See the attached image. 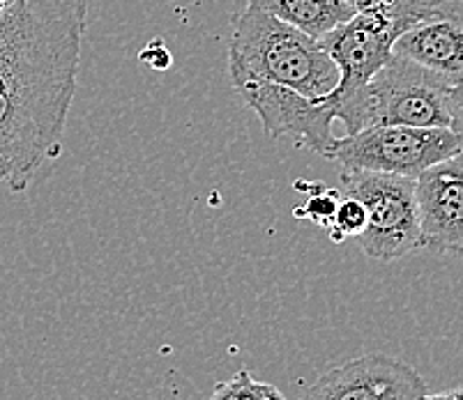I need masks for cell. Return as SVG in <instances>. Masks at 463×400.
I'll list each match as a JSON object with an SVG mask.
<instances>
[{
    "label": "cell",
    "mask_w": 463,
    "mask_h": 400,
    "mask_svg": "<svg viewBox=\"0 0 463 400\" xmlns=\"http://www.w3.org/2000/svg\"><path fill=\"white\" fill-rule=\"evenodd\" d=\"M318 44L339 70V83L323 97L327 107L346 102L348 97L362 90L392 56V40L369 16L357 12L346 23L323 35Z\"/></svg>",
    "instance_id": "30bf717a"
},
{
    "label": "cell",
    "mask_w": 463,
    "mask_h": 400,
    "mask_svg": "<svg viewBox=\"0 0 463 400\" xmlns=\"http://www.w3.org/2000/svg\"><path fill=\"white\" fill-rule=\"evenodd\" d=\"M71 102L0 95V182L21 193L61 153Z\"/></svg>",
    "instance_id": "8992f818"
},
{
    "label": "cell",
    "mask_w": 463,
    "mask_h": 400,
    "mask_svg": "<svg viewBox=\"0 0 463 400\" xmlns=\"http://www.w3.org/2000/svg\"><path fill=\"white\" fill-rule=\"evenodd\" d=\"M341 187L367 209L360 247L369 258L392 263L422 248L415 180L390 172L341 171Z\"/></svg>",
    "instance_id": "277c9868"
},
{
    "label": "cell",
    "mask_w": 463,
    "mask_h": 400,
    "mask_svg": "<svg viewBox=\"0 0 463 400\" xmlns=\"http://www.w3.org/2000/svg\"><path fill=\"white\" fill-rule=\"evenodd\" d=\"M429 386L406 361L364 355L323 373L300 400H422Z\"/></svg>",
    "instance_id": "ba28073f"
},
{
    "label": "cell",
    "mask_w": 463,
    "mask_h": 400,
    "mask_svg": "<svg viewBox=\"0 0 463 400\" xmlns=\"http://www.w3.org/2000/svg\"><path fill=\"white\" fill-rule=\"evenodd\" d=\"M422 400H458V389L445 391V394H427Z\"/></svg>",
    "instance_id": "d6986e66"
},
{
    "label": "cell",
    "mask_w": 463,
    "mask_h": 400,
    "mask_svg": "<svg viewBox=\"0 0 463 400\" xmlns=\"http://www.w3.org/2000/svg\"><path fill=\"white\" fill-rule=\"evenodd\" d=\"M392 53L433 71L449 86L463 83V0H445L440 12L394 40Z\"/></svg>",
    "instance_id": "8fae6325"
},
{
    "label": "cell",
    "mask_w": 463,
    "mask_h": 400,
    "mask_svg": "<svg viewBox=\"0 0 463 400\" xmlns=\"http://www.w3.org/2000/svg\"><path fill=\"white\" fill-rule=\"evenodd\" d=\"M229 77L279 83L316 99L335 90L339 70L318 40L245 5L229 44Z\"/></svg>",
    "instance_id": "7a4b0ae2"
},
{
    "label": "cell",
    "mask_w": 463,
    "mask_h": 400,
    "mask_svg": "<svg viewBox=\"0 0 463 400\" xmlns=\"http://www.w3.org/2000/svg\"><path fill=\"white\" fill-rule=\"evenodd\" d=\"M138 60L155 71H166L171 70V65H174V56H171V51H168L166 42L159 40V37H155L150 44L143 46L141 53H138Z\"/></svg>",
    "instance_id": "2e32d148"
},
{
    "label": "cell",
    "mask_w": 463,
    "mask_h": 400,
    "mask_svg": "<svg viewBox=\"0 0 463 400\" xmlns=\"http://www.w3.org/2000/svg\"><path fill=\"white\" fill-rule=\"evenodd\" d=\"M458 154V138L448 127H403L383 125L346 134L332 141V159L341 171H373L418 178L433 163Z\"/></svg>",
    "instance_id": "5b68a950"
},
{
    "label": "cell",
    "mask_w": 463,
    "mask_h": 400,
    "mask_svg": "<svg viewBox=\"0 0 463 400\" xmlns=\"http://www.w3.org/2000/svg\"><path fill=\"white\" fill-rule=\"evenodd\" d=\"M458 400H463V389H458Z\"/></svg>",
    "instance_id": "ffe728a7"
},
{
    "label": "cell",
    "mask_w": 463,
    "mask_h": 400,
    "mask_svg": "<svg viewBox=\"0 0 463 400\" xmlns=\"http://www.w3.org/2000/svg\"><path fill=\"white\" fill-rule=\"evenodd\" d=\"M247 5L284 21L314 40H321L355 16V7L348 0H247Z\"/></svg>",
    "instance_id": "7c38bea8"
},
{
    "label": "cell",
    "mask_w": 463,
    "mask_h": 400,
    "mask_svg": "<svg viewBox=\"0 0 463 400\" xmlns=\"http://www.w3.org/2000/svg\"><path fill=\"white\" fill-rule=\"evenodd\" d=\"M449 113H452L449 129H452L454 136L458 138V147H461L463 145V83L461 86H452V90H449Z\"/></svg>",
    "instance_id": "e0dca14e"
},
{
    "label": "cell",
    "mask_w": 463,
    "mask_h": 400,
    "mask_svg": "<svg viewBox=\"0 0 463 400\" xmlns=\"http://www.w3.org/2000/svg\"><path fill=\"white\" fill-rule=\"evenodd\" d=\"M348 3H351V5H353V0H348Z\"/></svg>",
    "instance_id": "7402d4cb"
},
{
    "label": "cell",
    "mask_w": 463,
    "mask_h": 400,
    "mask_svg": "<svg viewBox=\"0 0 463 400\" xmlns=\"http://www.w3.org/2000/svg\"><path fill=\"white\" fill-rule=\"evenodd\" d=\"M254 400H286L284 394L275 385L254 380Z\"/></svg>",
    "instance_id": "ac0fdd59"
},
{
    "label": "cell",
    "mask_w": 463,
    "mask_h": 400,
    "mask_svg": "<svg viewBox=\"0 0 463 400\" xmlns=\"http://www.w3.org/2000/svg\"><path fill=\"white\" fill-rule=\"evenodd\" d=\"M213 400H254V377L250 370H240L233 380L219 382L214 386Z\"/></svg>",
    "instance_id": "9a60e30c"
},
{
    "label": "cell",
    "mask_w": 463,
    "mask_h": 400,
    "mask_svg": "<svg viewBox=\"0 0 463 400\" xmlns=\"http://www.w3.org/2000/svg\"><path fill=\"white\" fill-rule=\"evenodd\" d=\"M90 0H12L0 12V95H77Z\"/></svg>",
    "instance_id": "6da1fadb"
},
{
    "label": "cell",
    "mask_w": 463,
    "mask_h": 400,
    "mask_svg": "<svg viewBox=\"0 0 463 400\" xmlns=\"http://www.w3.org/2000/svg\"><path fill=\"white\" fill-rule=\"evenodd\" d=\"M364 226H367V209H364V205L357 198L346 196L344 200L336 203L327 235H330L332 242L339 244L346 237H360Z\"/></svg>",
    "instance_id": "4fadbf2b"
},
{
    "label": "cell",
    "mask_w": 463,
    "mask_h": 400,
    "mask_svg": "<svg viewBox=\"0 0 463 400\" xmlns=\"http://www.w3.org/2000/svg\"><path fill=\"white\" fill-rule=\"evenodd\" d=\"M458 154H461V157H463V145H461V147H458Z\"/></svg>",
    "instance_id": "44dd1931"
},
{
    "label": "cell",
    "mask_w": 463,
    "mask_h": 400,
    "mask_svg": "<svg viewBox=\"0 0 463 400\" xmlns=\"http://www.w3.org/2000/svg\"><path fill=\"white\" fill-rule=\"evenodd\" d=\"M336 203H339V196L336 191H327L326 187H321V191L314 193L309 198V203L305 208H298V217H307L316 223V226H321V228H330L332 217H335Z\"/></svg>",
    "instance_id": "5bb4252c"
},
{
    "label": "cell",
    "mask_w": 463,
    "mask_h": 400,
    "mask_svg": "<svg viewBox=\"0 0 463 400\" xmlns=\"http://www.w3.org/2000/svg\"><path fill=\"white\" fill-rule=\"evenodd\" d=\"M231 83L240 102L259 117L268 136H293L316 154L327 157L335 141L332 125L336 117L323 97L311 99L279 83L254 79H235Z\"/></svg>",
    "instance_id": "52a82bcc"
},
{
    "label": "cell",
    "mask_w": 463,
    "mask_h": 400,
    "mask_svg": "<svg viewBox=\"0 0 463 400\" xmlns=\"http://www.w3.org/2000/svg\"><path fill=\"white\" fill-rule=\"evenodd\" d=\"M449 90L433 71L392 53L367 86L330 108L346 134L383 125L449 129Z\"/></svg>",
    "instance_id": "3957f363"
},
{
    "label": "cell",
    "mask_w": 463,
    "mask_h": 400,
    "mask_svg": "<svg viewBox=\"0 0 463 400\" xmlns=\"http://www.w3.org/2000/svg\"><path fill=\"white\" fill-rule=\"evenodd\" d=\"M422 248L463 258V157L443 159L415 178Z\"/></svg>",
    "instance_id": "9c48e42d"
}]
</instances>
